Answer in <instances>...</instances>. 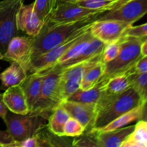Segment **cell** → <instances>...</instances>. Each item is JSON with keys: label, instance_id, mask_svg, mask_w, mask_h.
Here are the masks:
<instances>
[{"label": "cell", "instance_id": "obj_1", "mask_svg": "<svg viewBox=\"0 0 147 147\" xmlns=\"http://www.w3.org/2000/svg\"><path fill=\"white\" fill-rule=\"evenodd\" d=\"M98 16L71 22L45 23L40 32L32 37L30 64L40 55L64 42L77 33L89 28Z\"/></svg>", "mask_w": 147, "mask_h": 147}, {"label": "cell", "instance_id": "obj_2", "mask_svg": "<svg viewBox=\"0 0 147 147\" xmlns=\"http://www.w3.org/2000/svg\"><path fill=\"white\" fill-rule=\"evenodd\" d=\"M139 104L144 103H142L139 96L131 88L118 95H107L102 91L96 103L93 129L103 127Z\"/></svg>", "mask_w": 147, "mask_h": 147}, {"label": "cell", "instance_id": "obj_3", "mask_svg": "<svg viewBox=\"0 0 147 147\" xmlns=\"http://www.w3.org/2000/svg\"><path fill=\"white\" fill-rule=\"evenodd\" d=\"M144 40L146 39L122 37L120 53L114 60L105 63V72L99 80L107 82L113 76L127 73L133 70L136 62L142 57L140 46Z\"/></svg>", "mask_w": 147, "mask_h": 147}, {"label": "cell", "instance_id": "obj_4", "mask_svg": "<svg viewBox=\"0 0 147 147\" xmlns=\"http://www.w3.org/2000/svg\"><path fill=\"white\" fill-rule=\"evenodd\" d=\"M59 78L60 72L43 76L41 92L29 114L40 116L47 121L53 109L62 102L58 91Z\"/></svg>", "mask_w": 147, "mask_h": 147}, {"label": "cell", "instance_id": "obj_5", "mask_svg": "<svg viewBox=\"0 0 147 147\" xmlns=\"http://www.w3.org/2000/svg\"><path fill=\"white\" fill-rule=\"evenodd\" d=\"M3 121L7 126L6 131L16 142L34 136L47 122L40 116L17 114L11 111L7 112Z\"/></svg>", "mask_w": 147, "mask_h": 147}, {"label": "cell", "instance_id": "obj_6", "mask_svg": "<svg viewBox=\"0 0 147 147\" xmlns=\"http://www.w3.org/2000/svg\"><path fill=\"white\" fill-rule=\"evenodd\" d=\"M22 0H6L0 7V53L4 54L10 40L18 34L16 17Z\"/></svg>", "mask_w": 147, "mask_h": 147}, {"label": "cell", "instance_id": "obj_7", "mask_svg": "<svg viewBox=\"0 0 147 147\" xmlns=\"http://www.w3.org/2000/svg\"><path fill=\"white\" fill-rule=\"evenodd\" d=\"M147 13V0H131L123 5L104 11L96 20H115L133 24Z\"/></svg>", "mask_w": 147, "mask_h": 147}, {"label": "cell", "instance_id": "obj_8", "mask_svg": "<svg viewBox=\"0 0 147 147\" xmlns=\"http://www.w3.org/2000/svg\"><path fill=\"white\" fill-rule=\"evenodd\" d=\"M130 25L132 24L119 20H96L90 24L89 30L93 37L107 45L119 41Z\"/></svg>", "mask_w": 147, "mask_h": 147}, {"label": "cell", "instance_id": "obj_9", "mask_svg": "<svg viewBox=\"0 0 147 147\" xmlns=\"http://www.w3.org/2000/svg\"><path fill=\"white\" fill-rule=\"evenodd\" d=\"M103 12L81 7L75 2L62 3L57 4L47 22L50 23L71 22L98 16Z\"/></svg>", "mask_w": 147, "mask_h": 147}, {"label": "cell", "instance_id": "obj_10", "mask_svg": "<svg viewBox=\"0 0 147 147\" xmlns=\"http://www.w3.org/2000/svg\"><path fill=\"white\" fill-rule=\"evenodd\" d=\"M32 37L14 36L9 41L2 60L20 63L29 73L31 62Z\"/></svg>", "mask_w": 147, "mask_h": 147}, {"label": "cell", "instance_id": "obj_11", "mask_svg": "<svg viewBox=\"0 0 147 147\" xmlns=\"http://www.w3.org/2000/svg\"><path fill=\"white\" fill-rule=\"evenodd\" d=\"M89 28H88L80 32L77 33L76 34L67 39L64 42L56 46L49 51L40 55L39 57H37L35 60H34L31 63L28 74L43 70L53 65L59 60V58L62 55H63L77 41L78 39Z\"/></svg>", "mask_w": 147, "mask_h": 147}, {"label": "cell", "instance_id": "obj_12", "mask_svg": "<svg viewBox=\"0 0 147 147\" xmlns=\"http://www.w3.org/2000/svg\"><path fill=\"white\" fill-rule=\"evenodd\" d=\"M60 105L70 117L78 121L84 126L85 131L93 129L96 116V105L68 100H63Z\"/></svg>", "mask_w": 147, "mask_h": 147}, {"label": "cell", "instance_id": "obj_13", "mask_svg": "<svg viewBox=\"0 0 147 147\" xmlns=\"http://www.w3.org/2000/svg\"><path fill=\"white\" fill-rule=\"evenodd\" d=\"M44 24L34 12L33 3L22 4L16 17V24L18 31L23 32L30 37H34L40 32Z\"/></svg>", "mask_w": 147, "mask_h": 147}, {"label": "cell", "instance_id": "obj_14", "mask_svg": "<svg viewBox=\"0 0 147 147\" xmlns=\"http://www.w3.org/2000/svg\"><path fill=\"white\" fill-rule=\"evenodd\" d=\"M105 45H106V44H104L103 42L95 38V37H93V39L90 40V42L87 45V46L74 58L71 59V60H68V61L65 62V63H63V64L60 65L58 66L49 67V68L45 69V70L36 72L34 73H37V74L40 75V76H44V75L47 74V73L60 72L63 69L66 68L69 66L77 64V63H80V62H83L84 60H88V59H90L91 57L101 54L103 53Z\"/></svg>", "mask_w": 147, "mask_h": 147}, {"label": "cell", "instance_id": "obj_15", "mask_svg": "<svg viewBox=\"0 0 147 147\" xmlns=\"http://www.w3.org/2000/svg\"><path fill=\"white\" fill-rule=\"evenodd\" d=\"M134 129V125L124 126L104 132L89 131L93 135L97 147H121L128 136Z\"/></svg>", "mask_w": 147, "mask_h": 147}, {"label": "cell", "instance_id": "obj_16", "mask_svg": "<svg viewBox=\"0 0 147 147\" xmlns=\"http://www.w3.org/2000/svg\"><path fill=\"white\" fill-rule=\"evenodd\" d=\"M3 101L9 111L17 114H27L30 112L25 96L20 84L7 88L2 93Z\"/></svg>", "mask_w": 147, "mask_h": 147}, {"label": "cell", "instance_id": "obj_17", "mask_svg": "<svg viewBox=\"0 0 147 147\" xmlns=\"http://www.w3.org/2000/svg\"><path fill=\"white\" fill-rule=\"evenodd\" d=\"M146 104H139L136 107L131 109L129 111L119 116L111 122L108 123L103 127L99 129H94L90 131L98 132H104L109 131L115 130L119 128L124 127L126 125L130 124L139 120H142L146 117Z\"/></svg>", "mask_w": 147, "mask_h": 147}, {"label": "cell", "instance_id": "obj_18", "mask_svg": "<svg viewBox=\"0 0 147 147\" xmlns=\"http://www.w3.org/2000/svg\"><path fill=\"white\" fill-rule=\"evenodd\" d=\"M43 76L37 73H30L20 83L25 96L30 111L38 98L42 86Z\"/></svg>", "mask_w": 147, "mask_h": 147}, {"label": "cell", "instance_id": "obj_19", "mask_svg": "<svg viewBox=\"0 0 147 147\" xmlns=\"http://www.w3.org/2000/svg\"><path fill=\"white\" fill-rule=\"evenodd\" d=\"M100 60H102V53L98 55L63 69L60 72V78L62 79H72V80L81 81V79L83 78L86 72Z\"/></svg>", "mask_w": 147, "mask_h": 147}, {"label": "cell", "instance_id": "obj_20", "mask_svg": "<svg viewBox=\"0 0 147 147\" xmlns=\"http://www.w3.org/2000/svg\"><path fill=\"white\" fill-rule=\"evenodd\" d=\"M10 63L9 67L0 73L1 89L6 90L9 87L20 84L28 75L25 68L20 63L15 61Z\"/></svg>", "mask_w": 147, "mask_h": 147}, {"label": "cell", "instance_id": "obj_21", "mask_svg": "<svg viewBox=\"0 0 147 147\" xmlns=\"http://www.w3.org/2000/svg\"><path fill=\"white\" fill-rule=\"evenodd\" d=\"M147 123L146 120L137 121L134 129L126 137L121 147H146Z\"/></svg>", "mask_w": 147, "mask_h": 147}, {"label": "cell", "instance_id": "obj_22", "mask_svg": "<svg viewBox=\"0 0 147 147\" xmlns=\"http://www.w3.org/2000/svg\"><path fill=\"white\" fill-rule=\"evenodd\" d=\"M70 116L60 105L55 108L47 122L48 130L53 134L64 136V126Z\"/></svg>", "mask_w": 147, "mask_h": 147}, {"label": "cell", "instance_id": "obj_23", "mask_svg": "<svg viewBox=\"0 0 147 147\" xmlns=\"http://www.w3.org/2000/svg\"><path fill=\"white\" fill-rule=\"evenodd\" d=\"M106 82L99 80L95 86L88 90H81L79 88L67 100L80 103L96 105L105 88Z\"/></svg>", "mask_w": 147, "mask_h": 147}, {"label": "cell", "instance_id": "obj_24", "mask_svg": "<svg viewBox=\"0 0 147 147\" xmlns=\"http://www.w3.org/2000/svg\"><path fill=\"white\" fill-rule=\"evenodd\" d=\"M129 73L118 75L109 79L103 92L107 95H118L130 88Z\"/></svg>", "mask_w": 147, "mask_h": 147}, {"label": "cell", "instance_id": "obj_25", "mask_svg": "<svg viewBox=\"0 0 147 147\" xmlns=\"http://www.w3.org/2000/svg\"><path fill=\"white\" fill-rule=\"evenodd\" d=\"M105 72V63L102 60L86 72L80 81V89L88 90L96 85Z\"/></svg>", "mask_w": 147, "mask_h": 147}, {"label": "cell", "instance_id": "obj_26", "mask_svg": "<svg viewBox=\"0 0 147 147\" xmlns=\"http://www.w3.org/2000/svg\"><path fill=\"white\" fill-rule=\"evenodd\" d=\"M130 88H131L140 98L142 103L146 104L147 101V73H129Z\"/></svg>", "mask_w": 147, "mask_h": 147}, {"label": "cell", "instance_id": "obj_27", "mask_svg": "<svg viewBox=\"0 0 147 147\" xmlns=\"http://www.w3.org/2000/svg\"><path fill=\"white\" fill-rule=\"evenodd\" d=\"M57 0H34L33 9L37 17L46 22L57 7Z\"/></svg>", "mask_w": 147, "mask_h": 147}, {"label": "cell", "instance_id": "obj_28", "mask_svg": "<svg viewBox=\"0 0 147 147\" xmlns=\"http://www.w3.org/2000/svg\"><path fill=\"white\" fill-rule=\"evenodd\" d=\"M80 81L72 79L59 78L58 91L62 101L67 100L80 88Z\"/></svg>", "mask_w": 147, "mask_h": 147}, {"label": "cell", "instance_id": "obj_29", "mask_svg": "<svg viewBox=\"0 0 147 147\" xmlns=\"http://www.w3.org/2000/svg\"><path fill=\"white\" fill-rule=\"evenodd\" d=\"M116 0H77V4L90 9L106 11L109 9Z\"/></svg>", "mask_w": 147, "mask_h": 147}, {"label": "cell", "instance_id": "obj_30", "mask_svg": "<svg viewBox=\"0 0 147 147\" xmlns=\"http://www.w3.org/2000/svg\"><path fill=\"white\" fill-rule=\"evenodd\" d=\"M85 132V128L78 121L70 117L64 126V136L77 137Z\"/></svg>", "mask_w": 147, "mask_h": 147}, {"label": "cell", "instance_id": "obj_31", "mask_svg": "<svg viewBox=\"0 0 147 147\" xmlns=\"http://www.w3.org/2000/svg\"><path fill=\"white\" fill-rule=\"evenodd\" d=\"M121 47V39L117 42L106 45L102 53V61L104 63H107L114 60L120 53Z\"/></svg>", "mask_w": 147, "mask_h": 147}, {"label": "cell", "instance_id": "obj_32", "mask_svg": "<svg viewBox=\"0 0 147 147\" xmlns=\"http://www.w3.org/2000/svg\"><path fill=\"white\" fill-rule=\"evenodd\" d=\"M122 37H130L134 38H147V24L144 23L138 26L130 25L124 30Z\"/></svg>", "mask_w": 147, "mask_h": 147}, {"label": "cell", "instance_id": "obj_33", "mask_svg": "<svg viewBox=\"0 0 147 147\" xmlns=\"http://www.w3.org/2000/svg\"><path fill=\"white\" fill-rule=\"evenodd\" d=\"M75 139L72 140V146H96V142L94 140L93 135L90 132L85 131L80 136L74 137Z\"/></svg>", "mask_w": 147, "mask_h": 147}, {"label": "cell", "instance_id": "obj_34", "mask_svg": "<svg viewBox=\"0 0 147 147\" xmlns=\"http://www.w3.org/2000/svg\"><path fill=\"white\" fill-rule=\"evenodd\" d=\"M11 147H41V144L38 137L35 134L19 142L14 141Z\"/></svg>", "mask_w": 147, "mask_h": 147}, {"label": "cell", "instance_id": "obj_35", "mask_svg": "<svg viewBox=\"0 0 147 147\" xmlns=\"http://www.w3.org/2000/svg\"><path fill=\"white\" fill-rule=\"evenodd\" d=\"M14 140L7 131L0 130V147H11Z\"/></svg>", "mask_w": 147, "mask_h": 147}, {"label": "cell", "instance_id": "obj_36", "mask_svg": "<svg viewBox=\"0 0 147 147\" xmlns=\"http://www.w3.org/2000/svg\"><path fill=\"white\" fill-rule=\"evenodd\" d=\"M134 68L136 73H147V56H142L136 62Z\"/></svg>", "mask_w": 147, "mask_h": 147}, {"label": "cell", "instance_id": "obj_37", "mask_svg": "<svg viewBox=\"0 0 147 147\" xmlns=\"http://www.w3.org/2000/svg\"><path fill=\"white\" fill-rule=\"evenodd\" d=\"M8 111L9 110L7 109V106H5L4 101H3L2 93H0V118L4 120Z\"/></svg>", "mask_w": 147, "mask_h": 147}, {"label": "cell", "instance_id": "obj_38", "mask_svg": "<svg viewBox=\"0 0 147 147\" xmlns=\"http://www.w3.org/2000/svg\"><path fill=\"white\" fill-rule=\"evenodd\" d=\"M131 1V0H116V1H115V2L112 4L111 7L109 8V10L114 9L118 8V7L123 5L124 4H126V3L129 2V1Z\"/></svg>", "mask_w": 147, "mask_h": 147}, {"label": "cell", "instance_id": "obj_39", "mask_svg": "<svg viewBox=\"0 0 147 147\" xmlns=\"http://www.w3.org/2000/svg\"><path fill=\"white\" fill-rule=\"evenodd\" d=\"M140 52L142 56H147V40H144L141 44Z\"/></svg>", "mask_w": 147, "mask_h": 147}, {"label": "cell", "instance_id": "obj_40", "mask_svg": "<svg viewBox=\"0 0 147 147\" xmlns=\"http://www.w3.org/2000/svg\"><path fill=\"white\" fill-rule=\"evenodd\" d=\"M77 0H57L58 4H62V3H67V2H75Z\"/></svg>", "mask_w": 147, "mask_h": 147}, {"label": "cell", "instance_id": "obj_41", "mask_svg": "<svg viewBox=\"0 0 147 147\" xmlns=\"http://www.w3.org/2000/svg\"><path fill=\"white\" fill-rule=\"evenodd\" d=\"M5 1H6V0H3V1H0V7H1L3 5H4V3H5Z\"/></svg>", "mask_w": 147, "mask_h": 147}, {"label": "cell", "instance_id": "obj_42", "mask_svg": "<svg viewBox=\"0 0 147 147\" xmlns=\"http://www.w3.org/2000/svg\"><path fill=\"white\" fill-rule=\"evenodd\" d=\"M2 58H3V55L0 53V60H2Z\"/></svg>", "mask_w": 147, "mask_h": 147}, {"label": "cell", "instance_id": "obj_43", "mask_svg": "<svg viewBox=\"0 0 147 147\" xmlns=\"http://www.w3.org/2000/svg\"><path fill=\"white\" fill-rule=\"evenodd\" d=\"M22 1H24V0H22Z\"/></svg>", "mask_w": 147, "mask_h": 147}]
</instances>
